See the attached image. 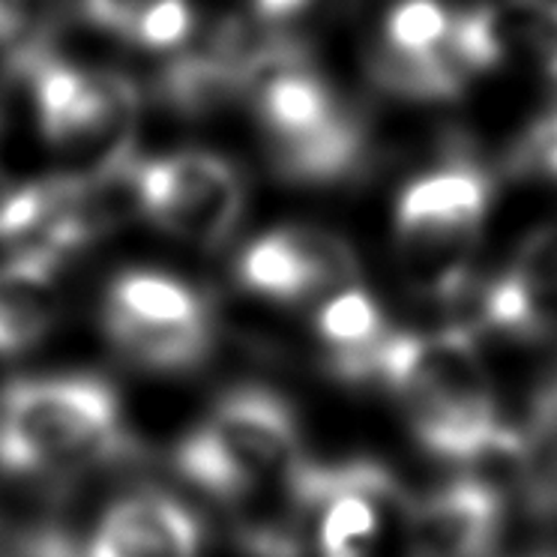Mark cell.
<instances>
[{
	"label": "cell",
	"instance_id": "obj_1",
	"mask_svg": "<svg viewBox=\"0 0 557 557\" xmlns=\"http://www.w3.org/2000/svg\"><path fill=\"white\" fill-rule=\"evenodd\" d=\"M342 377L381 381L401 401L413 435L432 456L449 461H512L519 432L497 417V401L471 330L387 333Z\"/></svg>",
	"mask_w": 557,
	"mask_h": 557
},
{
	"label": "cell",
	"instance_id": "obj_2",
	"mask_svg": "<svg viewBox=\"0 0 557 557\" xmlns=\"http://www.w3.org/2000/svg\"><path fill=\"white\" fill-rule=\"evenodd\" d=\"M129 453L121 399L90 375L25 377L0 393V468L73 476Z\"/></svg>",
	"mask_w": 557,
	"mask_h": 557
},
{
	"label": "cell",
	"instance_id": "obj_3",
	"mask_svg": "<svg viewBox=\"0 0 557 557\" xmlns=\"http://www.w3.org/2000/svg\"><path fill=\"white\" fill-rule=\"evenodd\" d=\"M304 461L292 405L267 387L228 393L174 453L177 471L207 495L240 504Z\"/></svg>",
	"mask_w": 557,
	"mask_h": 557
},
{
	"label": "cell",
	"instance_id": "obj_4",
	"mask_svg": "<svg viewBox=\"0 0 557 557\" xmlns=\"http://www.w3.org/2000/svg\"><path fill=\"white\" fill-rule=\"evenodd\" d=\"M27 66L39 126L61 162V186L102 183L133 169L138 94L126 78L42 58Z\"/></svg>",
	"mask_w": 557,
	"mask_h": 557
},
{
	"label": "cell",
	"instance_id": "obj_5",
	"mask_svg": "<svg viewBox=\"0 0 557 557\" xmlns=\"http://www.w3.org/2000/svg\"><path fill=\"white\" fill-rule=\"evenodd\" d=\"M488 195L483 171L471 165H447L401 189L396 252L413 292L429 300H456L465 294Z\"/></svg>",
	"mask_w": 557,
	"mask_h": 557
},
{
	"label": "cell",
	"instance_id": "obj_6",
	"mask_svg": "<svg viewBox=\"0 0 557 557\" xmlns=\"http://www.w3.org/2000/svg\"><path fill=\"white\" fill-rule=\"evenodd\" d=\"M255 109L270 157L294 181L324 183L357 165L360 126L348 117L324 78L282 54L255 85Z\"/></svg>",
	"mask_w": 557,
	"mask_h": 557
},
{
	"label": "cell",
	"instance_id": "obj_7",
	"mask_svg": "<svg viewBox=\"0 0 557 557\" xmlns=\"http://www.w3.org/2000/svg\"><path fill=\"white\" fill-rule=\"evenodd\" d=\"M106 330L117 351L157 372H186L213 348V321L201 294L159 270H126L111 282Z\"/></svg>",
	"mask_w": 557,
	"mask_h": 557
},
{
	"label": "cell",
	"instance_id": "obj_8",
	"mask_svg": "<svg viewBox=\"0 0 557 557\" xmlns=\"http://www.w3.org/2000/svg\"><path fill=\"white\" fill-rule=\"evenodd\" d=\"M135 207L157 228L193 246H222L243 216L246 193L228 159L181 150L133 169Z\"/></svg>",
	"mask_w": 557,
	"mask_h": 557
},
{
	"label": "cell",
	"instance_id": "obj_9",
	"mask_svg": "<svg viewBox=\"0 0 557 557\" xmlns=\"http://www.w3.org/2000/svg\"><path fill=\"white\" fill-rule=\"evenodd\" d=\"M304 480L315 557H375L384 509L401 500L399 483L375 461H306Z\"/></svg>",
	"mask_w": 557,
	"mask_h": 557
},
{
	"label": "cell",
	"instance_id": "obj_10",
	"mask_svg": "<svg viewBox=\"0 0 557 557\" xmlns=\"http://www.w3.org/2000/svg\"><path fill=\"white\" fill-rule=\"evenodd\" d=\"M447 49L461 73L519 66L557 78V0H495L453 15Z\"/></svg>",
	"mask_w": 557,
	"mask_h": 557
},
{
	"label": "cell",
	"instance_id": "obj_11",
	"mask_svg": "<svg viewBox=\"0 0 557 557\" xmlns=\"http://www.w3.org/2000/svg\"><path fill=\"white\" fill-rule=\"evenodd\" d=\"M354 276L357 255L351 246L318 228L267 231L243 249L237 261L243 288L278 304L348 288Z\"/></svg>",
	"mask_w": 557,
	"mask_h": 557
},
{
	"label": "cell",
	"instance_id": "obj_12",
	"mask_svg": "<svg viewBox=\"0 0 557 557\" xmlns=\"http://www.w3.org/2000/svg\"><path fill=\"white\" fill-rule=\"evenodd\" d=\"M504 497L485 480H453L408 507V557H492Z\"/></svg>",
	"mask_w": 557,
	"mask_h": 557
},
{
	"label": "cell",
	"instance_id": "obj_13",
	"mask_svg": "<svg viewBox=\"0 0 557 557\" xmlns=\"http://www.w3.org/2000/svg\"><path fill=\"white\" fill-rule=\"evenodd\" d=\"M201 528L177 497L138 492L99 519L87 557H198Z\"/></svg>",
	"mask_w": 557,
	"mask_h": 557
},
{
	"label": "cell",
	"instance_id": "obj_14",
	"mask_svg": "<svg viewBox=\"0 0 557 557\" xmlns=\"http://www.w3.org/2000/svg\"><path fill=\"white\" fill-rule=\"evenodd\" d=\"M58 255L37 246L0 264V354L34 348L61 315Z\"/></svg>",
	"mask_w": 557,
	"mask_h": 557
},
{
	"label": "cell",
	"instance_id": "obj_15",
	"mask_svg": "<svg viewBox=\"0 0 557 557\" xmlns=\"http://www.w3.org/2000/svg\"><path fill=\"white\" fill-rule=\"evenodd\" d=\"M521 497L536 519L557 521V375L533 399L512 456Z\"/></svg>",
	"mask_w": 557,
	"mask_h": 557
},
{
	"label": "cell",
	"instance_id": "obj_16",
	"mask_svg": "<svg viewBox=\"0 0 557 557\" xmlns=\"http://www.w3.org/2000/svg\"><path fill=\"white\" fill-rule=\"evenodd\" d=\"M504 282L521 306V339H536L557 327V222L521 243Z\"/></svg>",
	"mask_w": 557,
	"mask_h": 557
},
{
	"label": "cell",
	"instance_id": "obj_17",
	"mask_svg": "<svg viewBox=\"0 0 557 557\" xmlns=\"http://www.w3.org/2000/svg\"><path fill=\"white\" fill-rule=\"evenodd\" d=\"M318 336L333 348V369L345 375L363 354L375 348L377 342L387 336L381 309L372 300V294L363 288H342L333 294L327 304L321 306L315 318Z\"/></svg>",
	"mask_w": 557,
	"mask_h": 557
},
{
	"label": "cell",
	"instance_id": "obj_18",
	"mask_svg": "<svg viewBox=\"0 0 557 557\" xmlns=\"http://www.w3.org/2000/svg\"><path fill=\"white\" fill-rule=\"evenodd\" d=\"M51 201L54 183H22L0 174V243L22 240L30 231L42 228Z\"/></svg>",
	"mask_w": 557,
	"mask_h": 557
},
{
	"label": "cell",
	"instance_id": "obj_19",
	"mask_svg": "<svg viewBox=\"0 0 557 557\" xmlns=\"http://www.w3.org/2000/svg\"><path fill=\"white\" fill-rule=\"evenodd\" d=\"M58 0H0V49L18 61H37V42L54 22Z\"/></svg>",
	"mask_w": 557,
	"mask_h": 557
},
{
	"label": "cell",
	"instance_id": "obj_20",
	"mask_svg": "<svg viewBox=\"0 0 557 557\" xmlns=\"http://www.w3.org/2000/svg\"><path fill=\"white\" fill-rule=\"evenodd\" d=\"M0 557H82L63 531L0 512Z\"/></svg>",
	"mask_w": 557,
	"mask_h": 557
},
{
	"label": "cell",
	"instance_id": "obj_21",
	"mask_svg": "<svg viewBox=\"0 0 557 557\" xmlns=\"http://www.w3.org/2000/svg\"><path fill=\"white\" fill-rule=\"evenodd\" d=\"M169 3L174 0H82V10L97 27L121 34L123 39L133 42L147 18L165 10Z\"/></svg>",
	"mask_w": 557,
	"mask_h": 557
},
{
	"label": "cell",
	"instance_id": "obj_22",
	"mask_svg": "<svg viewBox=\"0 0 557 557\" xmlns=\"http://www.w3.org/2000/svg\"><path fill=\"white\" fill-rule=\"evenodd\" d=\"M528 159L533 169L557 177V111L533 133L531 145H528Z\"/></svg>",
	"mask_w": 557,
	"mask_h": 557
},
{
	"label": "cell",
	"instance_id": "obj_23",
	"mask_svg": "<svg viewBox=\"0 0 557 557\" xmlns=\"http://www.w3.org/2000/svg\"><path fill=\"white\" fill-rule=\"evenodd\" d=\"M255 10L264 15V18H288V15L300 13L309 0H252Z\"/></svg>",
	"mask_w": 557,
	"mask_h": 557
},
{
	"label": "cell",
	"instance_id": "obj_24",
	"mask_svg": "<svg viewBox=\"0 0 557 557\" xmlns=\"http://www.w3.org/2000/svg\"><path fill=\"white\" fill-rule=\"evenodd\" d=\"M536 557H557V552H545V555H536Z\"/></svg>",
	"mask_w": 557,
	"mask_h": 557
}]
</instances>
